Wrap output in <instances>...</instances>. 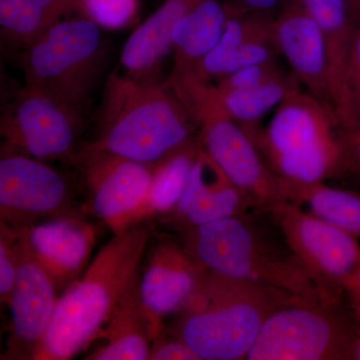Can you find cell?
<instances>
[{"label":"cell","mask_w":360,"mask_h":360,"mask_svg":"<svg viewBox=\"0 0 360 360\" xmlns=\"http://www.w3.org/2000/svg\"><path fill=\"white\" fill-rule=\"evenodd\" d=\"M250 212L182 229L180 245L213 276L262 284L304 302H340L303 266L274 221L266 229Z\"/></svg>","instance_id":"obj_1"},{"label":"cell","mask_w":360,"mask_h":360,"mask_svg":"<svg viewBox=\"0 0 360 360\" xmlns=\"http://www.w3.org/2000/svg\"><path fill=\"white\" fill-rule=\"evenodd\" d=\"M200 124L170 84L115 75L108 79L101 129L85 156L110 155L155 165L194 141Z\"/></svg>","instance_id":"obj_2"},{"label":"cell","mask_w":360,"mask_h":360,"mask_svg":"<svg viewBox=\"0 0 360 360\" xmlns=\"http://www.w3.org/2000/svg\"><path fill=\"white\" fill-rule=\"evenodd\" d=\"M149 231L141 224L115 236L58 297L34 360H68L97 340L120 298L139 274Z\"/></svg>","instance_id":"obj_3"},{"label":"cell","mask_w":360,"mask_h":360,"mask_svg":"<svg viewBox=\"0 0 360 360\" xmlns=\"http://www.w3.org/2000/svg\"><path fill=\"white\" fill-rule=\"evenodd\" d=\"M297 302L304 300L262 284L205 272L169 335L184 341L200 360L246 359L269 315Z\"/></svg>","instance_id":"obj_4"},{"label":"cell","mask_w":360,"mask_h":360,"mask_svg":"<svg viewBox=\"0 0 360 360\" xmlns=\"http://www.w3.org/2000/svg\"><path fill=\"white\" fill-rule=\"evenodd\" d=\"M241 127L286 186H307L338 177L345 129L330 106L304 89L279 104L266 124Z\"/></svg>","instance_id":"obj_5"},{"label":"cell","mask_w":360,"mask_h":360,"mask_svg":"<svg viewBox=\"0 0 360 360\" xmlns=\"http://www.w3.org/2000/svg\"><path fill=\"white\" fill-rule=\"evenodd\" d=\"M103 51L101 26L84 16L61 20L23 49L25 87L80 112Z\"/></svg>","instance_id":"obj_6"},{"label":"cell","mask_w":360,"mask_h":360,"mask_svg":"<svg viewBox=\"0 0 360 360\" xmlns=\"http://www.w3.org/2000/svg\"><path fill=\"white\" fill-rule=\"evenodd\" d=\"M181 94L200 124L201 148L257 210L288 201V186L270 169L246 130L225 115L213 84L189 82Z\"/></svg>","instance_id":"obj_7"},{"label":"cell","mask_w":360,"mask_h":360,"mask_svg":"<svg viewBox=\"0 0 360 360\" xmlns=\"http://www.w3.org/2000/svg\"><path fill=\"white\" fill-rule=\"evenodd\" d=\"M360 322L343 302H297L264 322L246 360L352 359Z\"/></svg>","instance_id":"obj_8"},{"label":"cell","mask_w":360,"mask_h":360,"mask_svg":"<svg viewBox=\"0 0 360 360\" xmlns=\"http://www.w3.org/2000/svg\"><path fill=\"white\" fill-rule=\"evenodd\" d=\"M286 243L329 295L343 302L345 284L360 264V241L291 201L265 208Z\"/></svg>","instance_id":"obj_9"},{"label":"cell","mask_w":360,"mask_h":360,"mask_svg":"<svg viewBox=\"0 0 360 360\" xmlns=\"http://www.w3.org/2000/svg\"><path fill=\"white\" fill-rule=\"evenodd\" d=\"M68 179L44 160L2 148L0 217L13 229L42 220L79 215L72 208Z\"/></svg>","instance_id":"obj_10"},{"label":"cell","mask_w":360,"mask_h":360,"mask_svg":"<svg viewBox=\"0 0 360 360\" xmlns=\"http://www.w3.org/2000/svg\"><path fill=\"white\" fill-rule=\"evenodd\" d=\"M79 122V111L25 87L2 113L4 148L44 161L70 158Z\"/></svg>","instance_id":"obj_11"},{"label":"cell","mask_w":360,"mask_h":360,"mask_svg":"<svg viewBox=\"0 0 360 360\" xmlns=\"http://www.w3.org/2000/svg\"><path fill=\"white\" fill-rule=\"evenodd\" d=\"M84 161L87 210L105 222L113 233L139 224L155 165L110 155L85 156Z\"/></svg>","instance_id":"obj_12"},{"label":"cell","mask_w":360,"mask_h":360,"mask_svg":"<svg viewBox=\"0 0 360 360\" xmlns=\"http://www.w3.org/2000/svg\"><path fill=\"white\" fill-rule=\"evenodd\" d=\"M15 236L18 276L7 304L11 322L6 355L9 359H33L51 326L59 290L16 232Z\"/></svg>","instance_id":"obj_13"},{"label":"cell","mask_w":360,"mask_h":360,"mask_svg":"<svg viewBox=\"0 0 360 360\" xmlns=\"http://www.w3.org/2000/svg\"><path fill=\"white\" fill-rule=\"evenodd\" d=\"M203 274L181 245L163 240L153 248L139 278V295L155 338L165 330V317L186 307Z\"/></svg>","instance_id":"obj_14"},{"label":"cell","mask_w":360,"mask_h":360,"mask_svg":"<svg viewBox=\"0 0 360 360\" xmlns=\"http://www.w3.org/2000/svg\"><path fill=\"white\" fill-rule=\"evenodd\" d=\"M13 229L58 290L84 274L96 243V226L79 215L42 220Z\"/></svg>","instance_id":"obj_15"},{"label":"cell","mask_w":360,"mask_h":360,"mask_svg":"<svg viewBox=\"0 0 360 360\" xmlns=\"http://www.w3.org/2000/svg\"><path fill=\"white\" fill-rule=\"evenodd\" d=\"M274 34L279 54L302 89L333 110L326 40L298 0H288L274 18Z\"/></svg>","instance_id":"obj_16"},{"label":"cell","mask_w":360,"mask_h":360,"mask_svg":"<svg viewBox=\"0 0 360 360\" xmlns=\"http://www.w3.org/2000/svg\"><path fill=\"white\" fill-rule=\"evenodd\" d=\"M141 274L135 276L120 298L97 340H103L87 360L148 359L155 340L139 295Z\"/></svg>","instance_id":"obj_17"},{"label":"cell","mask_w":360,"mask_h":360,"mask_svg":"<svg viewBox=\"0 0 360 360\" xmlns=\"http://www.w3.org/2000/svg\"><path fill=\"white\" fill-rule=\"evenodd\" d=\"M229 18L224 1L202 0L177 21L172 32L174 66L169 82H177L193 72L221 37Z\"/></svg>","instance_id":"obj_18"},{"label":"cell","mask_w":360,"mask_h":360,"mask_svg":"<svg viewBox=\"0 0 360 360\" xmlns=\"http://www.w3.org/2000/svg\"><path fill=\"white\" fill-rule=\"evenodd\" d=\"M200 1L202 0H165L135 28L120 56V63L127 75L141 78L160 65L172 49L174 25Z\"/></svg>","instance_id":"obj_19"},{"label":"cell","mask_w":360,"mask_h":360,"mask_svg":"<svg viewBox=\"0 0 360 360\" xmlns=\"http://www.w3.org/2000/svg\"><path fill=\"white\" fill-rule=\"evenodd\" d=\"M314 18L326 40L329 61L331 98H340L343 78L356 26L352 22L347 0H298Z\"/></svg>","instance_id":"obj_20"},{"label":"cell","mask_w":360,"mask_h":360,"mask_svg":"<svg viewBox=\"0 0 360 360\" xmlns=\"http://www.w3.org/2000/svg\"><path fill=\"white\" fill-rule=\"evenodd\" d=\"M302 89L292 72L288 70L262 84L243 89H219L213 84L221 110L241 125L258 124L264 115Z\"/></svg>","instance_id":"obj_21"},{"label":"cell","mask_w":360,"mask_h":360,"mask_svg":"<svg viewBox=\"0 0 360 360\" xmlns=\"http://www.w3.org/2000/svg\"><path fill=\"white\" fill-rule=\"evenodd\" d=\"M75 11L77 0H0L2 37L23 49Z\"/></svg>","instance_id":"obj_22"},{"label":"cell","mask_w":360,"mask_h":360,"mask_svg":"<svg viewBox=\"0 0 360 360\" xmlns=\"http://www.w3.org/2000/svg\"><path fill=\"white\" fill-rule=\"evenodd\" d=\"M288 201L302 206L360 241V193L317 182L288 186Z\"/></svg>","instance_id":"obj_23"},{"label":"cell","mask_w":360,"mask_h":360,"mask_svg":"<svg viewBox=\"0 0 360 360\" xmlns=\"http://www.w3.org/2000/svg\"><path fill=\"white\" fill-rule=\"evenodd\" d=\"M200 151V141L194 139L156 163L148 198L139 212V224L146 217H168L174 212Z\"/></svg>","instance_id":"obj_24"},{"label":"cell","mask_w":360,"mask_h":360,"mask_svg":"<svg viewBox=\"0 0 360 360\" xmlns=\"http://www.w3.org/2000/svg\"><path fill=\"white\" fill-rule=\"evenodd\" d=\"M270 20L272 18L229 13L224 33L217 44L198 63L193 72L184 78H193L202 84H213L219 80L224 75L227 65L236 56L239 47Z\"/></svg>","instance_id":"obj_25"},{"label":"cell","mask_w":360,"mask_h":360,"mask_svg":"<svg viewBox=\"0 0 360 360\" xmlns=\"http://www.w3.org/2000/svg\"><path fill=\"white\" fill-rule=\"evenodd\" d=\"M257 210L250 196L225 176L224 174L214 188L198 201L193 210L179 224L186 229L217 220L229 219Z\"/></svg>","instance_id":"obj_26"},{"label":"cell","mask_w":360,"mask_h":360,"mask_svg":"<svg viewBox=\"0 0 360 360\" xmlns=\"http://www.w3.org/2000/svg\"><path fill=\"white\" fill-rule=\"evenodd\" d=\"M335 113L347 131L360 130V27L355 32Z\"/></svg>","instance_id":"obj_27"},{"label":"cell","mask_w":360,"mask_h":360,"mask_svg":"<svg viewBox=\"0 0 360 360\" xmlns=\"http://www.w3.org/2000/svg\"><path fill=\"white\" fill-rule=\"evenodd\" d=\"M137 0H77V11L101 28L117 30L129 25L137 11Z\"/></svg>","instance_id":"obj_28"},{"label":"cell","mask_w":360,"mask_h":360,"mask_svg":"<svg viewBox=\"0 0 360 360\" xmlns=\"http://www.w3.org/2000/svg\"><path fill=\"white\" fill-rule=\"evenodd\" d=\"M18 276L16 236L13 227L1 221L0 229V298L8 304Z\"/></svg>","instance_id":"obj_29"},{"label":"cell","mask_w":360,"mask_h":360,"mask_svg":"<svg viewBox=\"0 0 360 360\" xmlns=\"http://www.w3.org/2000/svg\"><path fill=\"white\" fill-rule=\"evenodd\" d=\"M284 71L278 60L267 61L239 68L215 82V86L219 89H243L252 85L262 84L266 80L277 77Z\"/></svg>","instance_id":"obj_30"},{"label":"cell","mask_w":360,"mask_h":360,"mask_svg":"<svg viewBox=\"0 0 360 360\" xmlns=\"http://www.w3.org/2000/svg\"><path fill=\"white\" fill-rule=\"evenodd\" d=\"M335 180L352 182L360 193V130H345L342 162Z\"/></svg>","instance_id":"obj_31"},{"label":"cell","mask_w":360,"mask_h":360,"mask_svg":"<svg viewBox=\"0 0 360 360\" xmlns=\"http://www.w3.org/2000/svg\"><path fill=\"white\" fill-rule=\"evenodd\" d=\"M163 331L153 341L149 360H200L184 341L172 335H165Z\"/></svg>","instance_id":"obj_32"},{"label":"cell","mask_w":360,"mask_h":360,"mask_svg":"<svg viewBox=\"0 0 360 360\" xmlns=\"http://www.w3.org/2000/svg\"><path fill=\"white\" fill-rule=\"evenodd\" d=\"M288 0H224L229 13L274 18Z\"/></svg>","instance_id":"obj_33"},{"label":"cell","mask_w":360,"mask_h":360,"mask_svg":"<svg viewBox=\"0 0 360 360\" xmlns=\"http://www.w3.org/2000/svg\"><path fill=\"white\" fill-rule=\"evenodd\" d=\"M342 298L348 309L360 322V264L345 284Z\"/></svg>","instance_id":"obj_34"},{"label":"cell","mask_w":360,"mask_h":360,"mask_svg":"<svg viewBox=\"0 0 360 360\" xmlns=\"http://www.w3.org/2000/svg\"><path fill=\"white\" fill-rule=\"evenodd\" d=\"M350 18L356 27H360V0H347Z\"/></svg>","instance_id":"obj_35"},{"label":"cell","mask_w":360,"mask_h":360,"mask_svg":"<svg viewBox=\"0 0 360 360\" xmlns=\"http://www.w3.org/2000/svg\"><path fill=\"white\" fill-rule=\"evenodd\" d=\"M352 359L360 360V324L352 347Z\"/></svg>","instance_id":"obj_36"}]
</instances>
